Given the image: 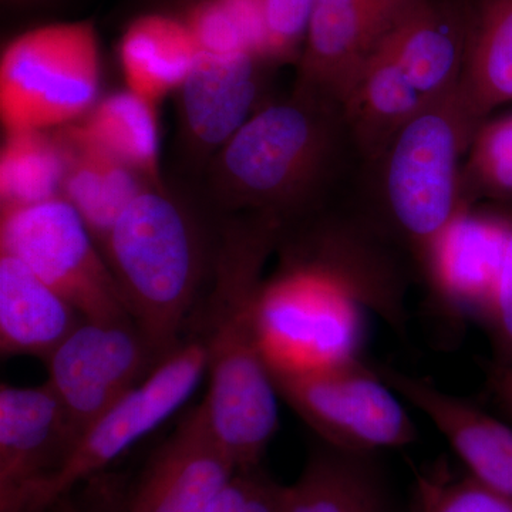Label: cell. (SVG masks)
I'll return each mask as SVG.
<instances>
[{"instance_id":"1","label":"cell","mask_w":512,"mask_h":512,"mask_svg":"<svg viewBox=\"0 0 512 512\" xmlns=\"http://www.w3.org/2000/svg\"><path fill=\"white\" fill-rule=\"evenodd\" d=\"M282 225L254 212L221 225L210 282L187 328L208 349L202 412L238 470L261 466L279 429V394L259 332V295Z\"/></svg>"},{"instance_id":"2","label":"cell","mask_w":512,"mask_h":512,"mask_svg":"<svg viewBox=\"0 0 512 512\" xmlns=\"http://www.w3.org/2000/svg\"><path fill=\"white\" fill-rule=\"evenodd\" d=\"M357 158L336 101L295 89L266 101L211 164L222 207L288 222L326 204V194Z\"/></svg>"},{"instance_id":"3","label":"cell","mask_w":512,"mask_h":512,"mask_svg":"<svg viewBox=\"0 0 512 512\" xmlns=\"http://www.w3.org/2000/svg\"><path fill=\"white\" fill-rule=\"evenodd\" d=\"M217 241L218 232L210 241L188 208L154 185L111 228L104 258L158 362L184 339L210 282Z\"/></svg>"},{"instance_id":"4","label":"cell","mask_w":512,"mask_h":512,"mask_svg":"<svg viewBox=\"0 0 512 512\" xmlns=\"http://www.w3.org/2000/svg\"><path fill=\"white\" fill-rule=\"evenodd\" d=\"M483 123L457 86L424 100L382 153L360 164L363 212L387 237L412 249L421 266L463 215L460 160Z\"/></svg>"},{"instance_id":"5","label":"cell","mask_w":512,"mask_h":512,"mask_svg":"<svg viewBox=\"0 0 512 512\" xmlns=\"http://www.w3.org/2000/svg\"><path fill=\"white\" fill-rule=\"evenodd\" d=\"M100 46L90 20L39 26L0 57L5 133L55 130L82 120L99 101Z\"/></svg>"},{"instance_id":"6","label":"cell","mask_w":512,"mask_h":512,"mask_svg":"<svg viewBox=\"0 0 512 512\" xmlns=\"http://www.w3.org/2000/svg\"><path fill=\"white\" fill-rule=\"evenodd\" d=\"M363 311L325 276L279 255L259 295V332L271 373L311 372L360 357Z\"/></svg>"},{"instance_id":"7","label":"cell","mask_w":512,"mask_h":512,"mask_svg":"<svg viewBox=\"0 0 512 512\" xmlns=\"http://www.w3.org/2000/svg\"><path fill=\"white\" fill-rule=\"evenodd\" d=\"M207 372L205 340L198 333L187 332L143 382L84 431L62 467L37 485L19 512L47 510L74 485L110 466L184 407Z\"/></svg>"},{"instance_id":"8","label":"cell","mask_w":512,"mask_h":512,"mask_svg":"<svg viewBox=\"0 0 512 512\" xmlns=\"http://www.w3.org/2000/svg\"><path fill=\"white\" fill-rule=\"evenodd\" d=\"M0 252L18 258L84 319H131L103 252L66 198L2 208Z\"/></svg>"},{"instance_id":"9","label":"cell","mask_w":512,"mask_h":512,"mask_svg":"<svg viewBox=\"0 0 512 512\" xmlns=\"http://www.w3.org/2000/svg\"><path fill=\"white\" fill-rule=\"evenodd\" d=\"M272 377L279 399L330 446L373 454L416 440V426L402 397L360 357Z\"/></svg>"},{"instance_id":"10","label":"cell","mask_w":512,"mask_h":512,"mask_svg":"<svg viewBox=\"0 0 512 512\" xmlns=\"http://www.w3.org/2000/svg\"><path fill=\"white\" fill-rule=\"evenodd\" d=\"M390 239L365 212L335 214L320 205L282 225L276 252L309 266L402 330L406 282Z\"/></svg>"},{"instance_id":"11","label":"cell","mask_w":512,"mask_h":512,"mask_svg":"<svg viewBox=\"0 0 512 512\" xmlns=\"http://www.w3.org/2000/svg\"><path fill=\"white\" fill-rule=\"evenodd\" d=\"M158 363L133 319H84L45 360L47 384L79 439Z\"/></svg>"},{"instance_id":"12","label":"cell","mask_w":512,"mask_h":512,"mask_svg":"<svg viewBox=\"0 0 512 512\" xmlns=\"http://www.w3.org/2000/svg\"><path fill=\"white\" fill-rule=\"evenodd\" d=\"M52 387L0 389V512H19L33 490L55 474L77 443Z\"/></svg>"},{"instance_id":"13","label":"cell","mask_w":512,"mask_h":512,"mask_svg":"<svg viewBox=\"0 0 512 512\" xmlns=\"http://www.w3.org/2000/svg\"><path fill=\"white\" fill-rule=\"evenodd\" d=\"M256 53L217 56L198 53L181 84V133L188 151L200 158H214L266 103L268 67Z\"/></svg>"},{"instance_id":"14","label":"cell","mask_w":512,"mask_h":512,"mask_svg":"<svg viewBox=\"0 0 512 512\" xmlns=\"http://www.w3.org/2000/svg\"><path fill=\"white\" fill-rule=\"evenodd\" d=\"M413 0H316L295 89L336 101Z\"/></svg>"},{"instance_id":"15","label":"cell","mask_w":512,"mask_h":512,"mask_svg":"<svg viewBox=\"0 0 512 512\" xmlns=\"http://www.w3.org/2000/svg\"><path fill=\"white\" fill-rule=\"evenodd\" d=\"M237 470L198 404L148 461L127 512H208Z\"/></svg>"},{"instance_id":"16","label":"cell","mask_w":512,"mask_h":512,"mask_svg":"<svg viewBox=\"0 0 512 512\" xmlns=\"http://www.w3.org/2000/svg\"><path fill=\"white\" fill-rule=\"evenodd\" d=\"M375 369L404 402L439 430L468 477L512 500V427L466 399L444 392L429 379L387 365Z\"/></svg>"},{"instance_id":"17","label":"cell","mask_w":512,"mask_h":512,"mask_svg":"<svg viewBox=\"0 0 512 512\" xmlns=\"http://www.w3.org/2000/svg\"><path fill=\"white\" fill-rule=\"evenodd\" d=\"M466 43V3L413 0L380 45L402 67L417 92L431 99L458 86Z\"/></svg>"},{"instance_id":"18","label":"cell","mask_w":512,"mask_h":512,"mask_svg":"<svg viewBox=\"0 0 512 512\" xmlns=\"http://www.w3.org/2000/svg\"><path fill=\"white\" fill-rule=\"evenodd\" d=\"M463 215L437 242L423 268L448 308L487 319L500 281L512 221L477 220Z\"/></svg>"},{"instance_id":"19","label":"cell","mask_w":512,"mask_h":512,"mask_svg":"<svg viewBox=\"0 0 512 512\" xmlns=\"http://www.w3.org/2000/svg\"><path fill=\"white\" fill-rule=\"evenodd\" d=\"M424 100L379 43L339 100L346 133L359 163L375 160Z\"/></svg>"},{"instance_id":"20","label":"cell","mask_w":512,"mask_h":512,"mask_svg":"<svg viewBox=\"0 0 512 512\" xmlns=\"http://www.w3.org/2000/svg\"><path fill=\"white\" fill-rule=\"evenodd\" d=\"M84 320L15 256L0 252V350L43 362Z\"/></svg>"},{"instance_id":"21","label":"cell","mask_w":512,"mask_h":512,"mask_svg":"<svg viewBox=\"0 0 512 512\" xmlns=\"http://www.w3.org/2000/svg\"><path fill=\"white\" fill-rule=\"evenodd\" d=\"M55 131L66 157L62 197L82 215L103 252L121 212L151 184L84 136L76 123Z\"/></svg>"},{"instance_id":"22","label":"cell","mask_w":512,"mask_h":512,"mask_svg":"<svg viewBox=\"0 0 512 512\" xmlns=\"http://www.w3.org/2000/svg\"><path fill=\"white\" fill-rule=\"evenodd\" d=\"M372 456L319 440L301 476L285 485L282 512H393Z\"/></svg>"},{"instance_id":"23","label":"cell","mask_w":512,"mask_h":512,"mask_svg":"<svg viewBox=\"0 0 512 512\" xmlns=\"http://www.w3.org/2000/svg\"><path fill=\"white\" fill-rule=\"evenodd\" d=\"M458 92L478 120L512 101V0H468Z\"/></svg>"},{"instance_id":"24","label":"cell","mask_w":512,"mask_h":512,"mask_svg":"<svg viewBox=\"0 0 512 512\" xmlns=\"http://www.w3.org/2000/svg\"><path fill=\"white\" fill-rule=\"evenodd\" d=\"M198 53L185 20L158 13L140 16L120 40V64L127 89L160 103L168 94L178 92Z\"/></svg>"},{"instance_id":"25","label":"cell","mask_w":512,"mask_h":512,"mask_svg":"<svg viewBox=\"0 0 512 512\" xmlns=\"http://www.w3.org/2000/svg\"><path fill=\"white\" fill-rule=\"evenodd\" d=\"M76 124L84 136L133 168L148 183L164 188L156 103L131 90H121L97 101Z\"/></svg>"},{"instance_id":"26","label":"cell","mask_w":512,"mask_h":512,"mask_svg":"<svg viewBox=\"0 0 512 512\" xmlns=\"http://www.w3.org/2000/svg\"><path fill=\"white\" fill-rule=\"evenodd\" d=\"M66 157L55 130L5 133L0 153V207L62 197Z\"/></svg>"},{"instance_id":"27","label":"cell","mask_w":512,"mask_h":512,"mask_svg":"<svg viewBox=\"0 0 512 512\" xmlns=\"http://www.w3.org/2000/svg\"><path fill=\"white\" fill-rule=\"evenodd\" d=\"M241 13L259 53L272 64L301 59L316 0H229Z\"/></svg>"},{"instance_id":"28","label":"cell","mask_w":512,"mask_h":512,"mask_svg":"<svg viewBox=\"0 0 512 512\" xmlns=\"http://www.w3.org/2000/svg\"><path fill=\"white\" fill-rule=\"evenodd\" d=\"M461 195L512 200V114L481 124L467 151Z\"/></svg>"},{"instance_id":"29","label":"cell","mask_w":512,"mask_h":512,"mask_svg":"<svg viewBox=\"0 0 512 512\" xmlns=\"http://www.w3.org/2000/svg\"><path fill=\"white\" fill-rule=\"evenodd\" d=\"M184 20L202 53L262 56L247 23L229 0H198Z\"/></svg>"},{"instance_id":"30","label":"cell","mask_w":512,"mask_h":512,"mask_svg":"<svg viewBox=\"0 0 512 512\" xmlns=\"http://www.w3.org/2000/svg\"><path fill=\"white\" fill-rule=\"evenodd\" d=\"M414 512H512V500L473 478L436 471L419 478Z\"/></svg>"},{"instance_id":"31","label":"cell","mask_w":512,"mask_h":512,"mask_svg":"<svg viewBox=\"0 0 512 512\" xmlns=\"http://www.w3.org/2000/svg\"><path fill=\"white\" fill-rule=\"evenodd\" d=\"M284 487L261 466L241 468L212 501L208 512H282Z\"/></svg>"},{"instance_id":"32","label":"cell","mask_w":512,"mask_h":512,"mask_svg":"<svg viewBox=\"0 0 512 512\" xmlns=\"http://www.w3.org/2000/svg\"><path fill=\"white\" fill-rule=\"evenodd\" d=\"M485 320L493 332L497 352L500 353L504 366L512 365V232L493 306Z\"/></svg>"},{"instance_id":"33","label":"cell","mask_w":512,"mask_h":512,"mask_svg":"<svg viewBox=\"0 0 512 512\" xmlns=\"http://www.w3.org/2000/svg\"><path fill=\"white\" fill-rule=\"evenodd\" d=\"M495 394L505 412L512 417V365L504 366L497 376Z\"/></svg>"},{"instance_id":"34","label":"cell","mask_w":512,"mask_h":512,"mask_svg":"<svg viewBox=\"0 0 512 512\" xmlns=\"http://www.w3.org/2000/svg\"><path fill=\"white\" fill-rule=\"evenodd\" d=\"M53 512H82L76 510L73 505H70L66 501V497L62 498V500L57 501V503L53 504L52 507H49Z\"/></svg>"},{"instance_id":"35","label":"cell","mask_w":512,"mask_h":512,"mask_svg":"<svg viewBox=\"0 0 512 512\" xmlns=\"http://www.w3.org/2000/svg\"><path fill=\"white\" fill-rule=\"evenodd\" d=\"M42 512H53V511H52V510H50V508H47V510L42 511Z\"/></svg>"}]
</instances>
